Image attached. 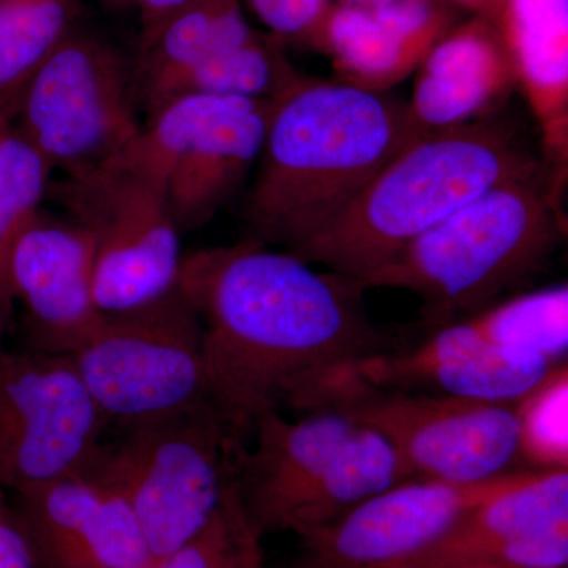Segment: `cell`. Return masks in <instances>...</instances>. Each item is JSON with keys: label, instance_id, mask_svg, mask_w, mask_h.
Returning a JSON list of instances; mask_svg holds the SVG:
<instances>
[{"label": "cell", "instance_id": "6da1fadb", "mask_svg": "<svg viewBox=\"0 0 568 568\" xmlns=\"http://www.w3.org/2000/svg\"><path fill=\"white\" fill-rule=\"evenodd\" d=\"M178 290L203 328L209 402L242 444L268 410H306L328 376L398 345L349 276L256 239L183 254Z\"/></svg>", "mask_w": 568, "mask_h": 568}, {"label": "cell", "instance_id": "7a4b0ae2", "mask_svg": "<svg viewBox=\"0 0 568 568\" xmlns=\"http://www.w3.org/2000/svg\"><path fill=\"white\" fill-rule=\"evenodd\" d=\"M414 138L406 102L298 74L271 100L246 201L253 239L293 252L345 211Z\"/></svg>", "mask_w": 568, "mask_h": 568}, {"label": "cell", "instance_id": "3957f363", "mask_svg": "<svg viewBox=\"0 0 568 568\" xmlns=\"http://www.w3.org/2000/svg\"><path fill=\"white\" fill-rule=\"evenodd\" d=\"M541 170L510 123L495 115L422 134L290 253L358 280L493 186Z\"/></svg>", "mask_w": 568, "mask_h": 568}, {"label": "cell", "instance_id": "277c9868", "mask_svg": "<svg viewBox=\"0 0 568 568\" xmlns=\"http://www.w3.org/2000/svg\"><path fill=\"white\" fill-rule=\"evenodd\" d=\"M564 235L560 196L541 170L493 186L354 282L418 295L435 331L504 301Z\"/></svg>", "mask_w": 568, "mask_h": 568}, {"label": "cell", "instance_id": "5b68a950", "mask_svg": "<svg viewBox=\"0 0 568 568\" xmlns=\"http://www.w3.org/2000/svg\"><path fill=\"white\" fill-rule=\"evenodd\" d=\"M125 428L85 466L121 489L156 562L207 525L235 476L242 444L211 403Z\"/></svg>", "mask_w": 568, "mask_h": 568}, {"label": "cell", "instance_id": "8992f818", "mask_svg": "<svg viewBox=\"0 0 568 568\" xmlns=\"http://www.w3.org/2000/svg\"><path fill=\"white\" fill-rule=\"evenodd\" d=\"M136 74L114 44L74 26L26 84L18 132L63 179L114 162L140 133Z\"/></svg>", "mask_w": 568, "mask_h": 568}, {"label": "cell", "instance_id": "52a82bcc", "mask_svg": "<svg viewBox=\"0 0 568 568\" xmlns=\"http://www.w3.org/2000/svg\"><path fill=\"white\" fill-rule=\"evenodd\" d=\"M65 357L104 418L123 426L211 403L203 328L178 287L153 304L102 313Z\"/></svg>", "mask_w": 568, "mask_h": 568}, {"label": "cell", "instance_id": "ba28073f", "mask_svg": "<svg viewBox=\"0 0 568 568\" xmlns=\"http://www.w3.org/2000/svg\"><path fill=\"white\" fill-rule=\"evenodd\" d=\"M321 407H335L376 429L416 477L478 484L523 469L517 403L469 402L339 381L321 388L306 413Z\"/></svg>", "mask_w": 568, "mask_h": 568}, {"label": "cell", "instance_id": "9c48e42d", "mask_svg": "<svg viewBox=\"0 0 568 568\" xmlns=\"http://www.w3.org/2000/svg\"><path fill=\"white\" fill-rule=\"evenodd\" d=\"M70 220L91 233L93 293L102 313L153 304L178 287L183 261L162 186L108 164L55 185Z\"/></svg>", "mask_w": 568, "mask_h": 568}, {"label": "cell", "instance_id": "30bf717a", "mask_svg": "<svg viewBox=\"0 0 568 568\" xmlns=\"http://www.w3.org/2000/svg\"><path fill=\"white\" fill-rule=\"evenodd\" d=\"M106 422L69 357L0 345V488L18 495L81 470Z\"/></svg>", "mask_w": 568, "mask_h": 568}, {"label": "cell", "instance_id": "8fae6325", "mask_svg": "<svg viewBox=\"0 0 568 568\" xmlns=\"http://www.w3.org/2000/svg\"><path fill=\"white\" fill-rule=\"evenodd\" d=\"M534 474L519 469L478 484L410 478L298 537L290 568H398L437 544L473 508Z\"/></svg>", "mask_w": 568, "mask_h": 568}, {"label": "cell", "instance_id": "7c38bea8", "mask_svg": "<svg viewBox=\"0 0 568 568\" xmlns=\"http://www.w3.org/2000/svg\"><path fill=\"white\" fill-rule=\"evenodd\" d=\"M14 497L41 568L155 566L126 497L88 466Z\"/></svg>", "mask_w": 568, "mask_h": 568}, {"label": "cell", "instance_id": "4fadbf2b", "mask_svg": "<svg viewBox=\"0 0 568 568\" xmlns=\"http://www.w3.org/2000/svg\"><path fill=\"white\" fill-rule=\"evenodd\" d=\"M560 364L564 362L540 355L466 345L447 327H439L420 345L396 347L343 366L328 376L323 387L354 381L369 387L444 398L518 403Z\"/></svg>", "mask_w": 568, "mask_h": 568}, {"label": "cell", "instance_id": "5bb4252c", "mask_svg": "<svg viewBox=\"0 0 568 568\" xmlns=\"http://www.w3.org/2000/svg\"><path fill=\"white\" fill-rule=\"evenodd\" d=\"M466 14L446 0H334L312 51L332 63L335 80L387 92L416 73L428 51Z\"/></svg>", "mask_w": 568, "mask_h": 568}, {"label": "cell", "instance_id": "9a60e30c", "mask_svg": "<svg viewBox=\"0 0 568 568\" xmlns=\"http://www.w3.org/2000/svg\"><path fill=\"white\" fill-rule=\"evenodd\" d=\"M93 239L73 220L39 219L11 263L14 305L24 312L36 351L69 354L102 316L93 293Z\"/></svg>", "mask_w": 568, "mask_h": 568}, {"label": "cell", "instance_id": "2e32d148", "mask_svg": "<svg viewBox=\"0 0 568 568\" xmlns=\"http://www.w3.org/2000/svg\"><path fill=\"white\" fill-rule=\"evenodd\" d=\"M357 422L335 407L287 420L278 410L263 414L252 429V450L239 448V495L261 536L286 532L287 523Z\"/></svg>", "mask_w": 568, "mask_h": 568}, {"label": "cell", "instance_id": "e0dca14e", "mask_svg": "<svg viewBox=\"0 0 568 568\" xmlns=\"http://www.w3.org/2000/svg\"><path fill=\"white\" fill-rule=\"evenodd\" d=\"M407 103L416 136L491 118L518 89L496 22L465 17L428 51Z\"/></svg>", "mask_w": 568, "mask_h": 568}, {"label": "cell", "instance_id": "ac0fdd59", "mask_svg": "<svg viewBox=\"0 0 568 568\" xmlns=\"http://www.w3.org/2000/svg\"><path fill=\"white\" fill-rule=\"evenodd\" d=\"M496 26L536 119L545 170L562 194L568 170V0H503Z\"/></svg>", "mask_w": 568, "mask_h": 568}, {"label": "cell", "instance_id": "d6986e66", "mask_svg": "<svg viewBox=\"0 0 568 568\" xmlns=\"http://www.w3.org/2000/svg\"><path fill=\"white\" fill-rule=\"evenodd\" d=\"M271 100L233 99L174 160L164 197L181 233L211 222L248 178L263 149Z\"/></svg>", "mask_w": 568, "mask_h": 568}, {"label": "cell", "instance_id": "ffe728a7", "mask_svg": "<svg viewBox=\"0 0 568 568\" xmlns=\"http://www.w3.org/2000/svg\"><path fill=\"white\" fill-rule=\"evenodd\" d=\"M562 519H568V469L537 473L473 508L437 544L398 568L477 562L514 538Z\"/></svg>", "mask_w": 568, "mask_h": 568}, {"label": "cell", "instance_id": "44dd1931", "mask_svg": "<svg viewBox=\"0 0 568 568\" xmlns=\"http://www.w3.org/2000/svg\"><path fill=\"white\" fill-rule=\"evenodd\" d=\"M410 478L416 476L386 437L357 424L295 508L286 532L305 536Z\"/></svg>", "mask_w": 568, "mask_h": 568}, {"label": "cell", "instance_id": "7402d4cb", "mask_svg": "<svg viewBox=\"0 0 568 568\" xmlns=\"http://www.w3.org/2000/svg\"><path fill=\"white\" fill-rule=\"evenodd\" d=\"M241 0H189L141 41L134 62L141 100L164 82L252 37Z\"/></svg>", "mask_w": 568, "mask_h": 568}, {"label": "cell", "instance_id": "603a6c76", "mask_svg": "<svg viewBox=\"0 0 568 568\" xmlns=\"http://www.w3.org/2000/svg\"><path fill=\"white\" fill-rule=\"evenodd\" d=\"M283 43L254 31L242 43L197 63L164 82L141 100L145 112L175 97L209 95L272 100L298 77L283 52Z\"/></svg>", "mask_w": 568, "mask_h": 568}, {"label": "cell", "instance_id": "cb8c5ba5", "mask_svg": "<svg viewBox=\"0 0 568 568\" xmlns=\"http://www.w3.org/2000/svg\"><path fill=\"white\" fill-rule=\"evenodd\" d=\"M455 323L467 339L487 349L566 362L568 287L558 284L515 294Z\"/></svg>", "mask_w": 568, "mask_h": 568}, {"label": "cell", "instance_id": "d4e9b609", "mask_svg": "<svg viewBox=\"0 0 568 568\" xmlns=\"http://www.w3.org/2000/svg\"><path fill=\"white\" fill-rule=\"evenodd\" d=\"M51 168L0 110V343L13 320L11 263L22 235L39 219Z\"/></svg>", "mask_w": 568, "mask_h": 568}, {"label": "cell", "instance_id": "484cf974", "mask_svg": "<svg viewBox=\"0 0 568 568\" xmlns=\"http://www.w3.org/2000/svg\"><path fill=\"white\" fill-rule=\"evenodd\" d=\"M80 0H0V110L13 118L26 84L74 28Z\"/></svg>", "mask_w": 568, "mask_h": 568}, {"label": "cell", "instance_id": "4316f807", "mask_svg": "<svg viewBox=\"0 0 568 568\" xmlns=\"http://www.w3.org/2000/svg\"><path fill=\"white\" fill-rule=\"evenodd\" d=\"M261 540L234 476L207 525L153 568H265Z\"/></svg>", "mask_w": 568, "mask_h": 568}, {"label": "cell", "instance_id": "83f0119b", "mask_svg": "<svg viewBox=\"0 0 568 568\" xmlns=\"http://www.w3.org/2000/svg\"><path fill=\"white\" fill-rule=\"evenodd\" d=\"M518 454L523 469H568V368L556 366L517 403Z\"/></svg>", "mask_w": 568, "mask_h": 568}, {"label": "cell", "instance_id": "f1b7e54d", "mask_svg": "<svg viewBox=\"0 0 568 568\" xmlns=\"http://www.w3.org/2000/svg\"><path fill=\"white\" fill-rule=\"evenodd\" d=\"M280 43L312 50L321 22L334 0H241Z\"/></svg>", "mask_w": 568, "mask_h": 568}, {"label": "cell", "instance_id": "f546056e", "mask_svg": "<svg viewBox=\"0 0 568 568\" xmlns=\"http://www.w3.org/2000/svg\"><path fill=\"white\" fill-rule=\"evenodd\" d=\"M0 568H41L31 537L11 503L0 488Z\"/></svg>", "mask_w": 568, "mask_h": 568}, {"label": "cell", "instance_id": "4dcf8cb0", "mask_svg": "<svg viewBox=\"0 0 568 568\" xmlns=\"http://www.w3.org/2000/svg\"><path fill=\"white\" fill-rule=\"evenodd\" d=\"M189 0H136L141 10L142 36L141 41L149 39L162 26L170 14L181 9Z\"/></svg>", "mask_w": 568, "mask_h": 568}, {"label": "cell", "instance_id": "1f68e13d", "mask_svg": "<svg viewBox=\"0 0 568 568\" xmlns=\"http://www.w3.org/2000/svg\"><path fill=\"white\" fill-rule=\"evenodd\" d=\"M466 17H480L493 22L499 17L503 0H446Z\"/></svg>", "mask_w": 568, "mask_h": 568}, {"label": "cell", "instance_id": "d6a6232c", "mask_svg": "<svg viewBox=\"0 0 568 568\" xmlns=\"http://www.w3.org/2000/svg\"><path fill=\"white\" fill-rule=\"evenodd\" d=\"M443 568H504L491 566V564H481V562H463V564H454V566H447Z\"/></svg>", "mask_w": 568, "mask_h": 568}, {"label": "cell", "instance_id": "836d02e7", "mask_svg": "<svg viewBox=\"0 0 568 568\" xmlns=\"http://www.w3.org/2000/svg\"><path fill=\"white\" fill-rule=\"evenodd\" d=\"M345 2L366 3V6H372V3H383L388 2V0H345Z\"/></svg>", "mask_w": 568, "mask_h": 568}]
</instances>
